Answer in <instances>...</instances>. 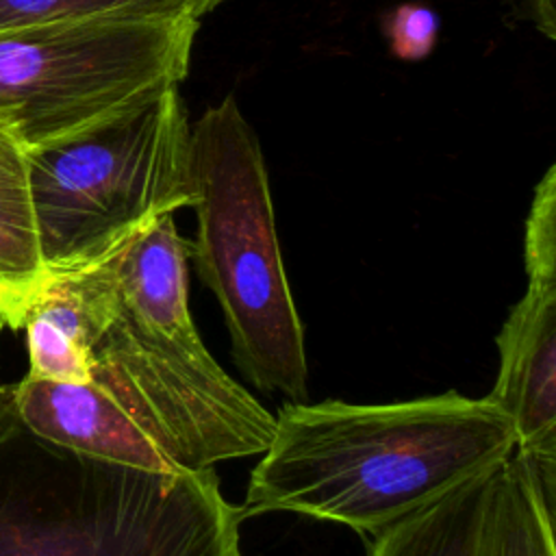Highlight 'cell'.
Segmentation results:
<instances>
[{
    "mask_svg": "<svg viewBox=\"0 0 556 556\" xmlns=\"http://www.w3.org/2000/svg\"><path fill=\"white\" fill-rule=\"evenodd\" d=\"M215 469L156 473L30 430L0 387V556H243Z\"/></svg>",
    "mask_w": 556,
    "mask_h": 556,
    "instance_id": "cell-3",
    "label": "cell"
},
{
    "mask_svg": "<svg viewBox=\"0 0 556 556\" xmlns=\"http://www.w3.org/2000/svg\"><path fill=\"white\" fill-rule=\"evenodd\" d=\"M439 20L419 4H402L387 15L384 33L395 56L417 61L430 54L437 43Z\"/></svg>",
    "mask_w": 556,
    "mask_h": 556,
    "instance_id": "cell-13",
    "label": "cell"
},
{
    "mask_svg": "<svg viewBox=\"0 0 556 556\" xmlns=\"http://www.w3.org/2000/svg\"><path fill=\"white\" fill-rule=\"evenodd\" d=\"M46 278L28 189V148L15 117L0 109V321L4 326L22 328Z\"/></svg>",
    "mask_w": 556,
    "mask_h": 556,
    "instance_id": "cell-8",
    "label": "cell"
},
{
    "mask_svg": "<svg viewBox=\"0 0 556 556\" xmlns=\"http://www.w3.org/2000/svg\"><path fill=\"white\" fill-rule=\"evenodd\" d=\"M554 513L556 502L513 454L489 478L476 556H556Z\"/></svg>",
    "mask_w": 556,
    "mask_h": 556,
    "instance_id": "cell-9",
    "label": "cell"
},
{
    "mask_svg": "<svg viewBox=\"0 0 556 556\" xmlns=\"http://www.w3.org/2000/svg\"><path fill=\"white\" fill-rule=\"evenodd\" d=\"M523 261L528 282H556V167L549 165L534 189L526 219Z\"/></svg>",
    "mask_w": 556,
    "mask_h": 556,
    "instance_id": "cell-12",
    "label": "cell"
},
{
    "mask_svg": "<svg viewBox=\"0 0 556 556\" xmlns=\"http://www.w3.org/2000/svg\"><path fill=\"white\" fill-rule=\"evenodd\" d=\"M2 330H4V324L0 321V337H2ZM0 387H2V382H0Z\"/></svg>",
    "mask_w": 556,
    "mask_h": 556,
    "instance_id": "cell-15",
    "label": "cell"
},
{
    "mask_svg": "<svg viewBox=\"0 0 556 556\" xmlns=\"http://www.w3.org/2000/svg\"><path fill=\"white\" fill-rule=\"evenodd\" d=\"M28 376L85 384L159 473L263 454L276 415L230 378L189 313V241L161 215L104 258L50 274L22 321Z\"/></svg>",
    "mask_w": 556,
    "mask_h": 556,
    "instance_id": "cell-1",
    "label": "cell"
},
{
    "mask_svg": "<svg viewBox=\"0 0 556 556\" xmlns=\"http://www.w3.org/2000/svg\"><path fill=\"white\" fill-rule=\"evenodd\" d=\"M189 258L222 308L232 361L263 393L308 402L304 328L282 265L261 141L226 96L191 128Z\"/></svg>",
    "mask_w": 556,
    "mask_h": 556,
    "instance_id": "cell-4",
    "label": "cell"
},
{
    "mask_svg": "<svg viewBox=\"0 0 556 556\" xmlns=\"http://www.w3.org/2000/svg\"><path fill=\"white\" fill-rule=\"evenodd\" d=\"M495 469L465 480L374 534L367 556H476L484 495Z\"/></svg>",
    "mask_w": 556,
    "mask_h": 556,
    "instance_id": "cell-10",
    "label": "cell"
},
{
    "mask_svg": "<svg viewBox=\"0 0 556 556\" xmlns=\"http://www.w3.org/2000/svg\"><path fill=\"white\" fill-rule=\"evenodd\" d=\"M28 189L48 276L87 267L156 217L193 206L191 126L178 85L28 148Z\"/></svg>",
    "mask_w": 556,
    "mask_h": 556,
    "instance_id": "cell-5",
    "label": "cell"
},
{
    "mask_svg": "<svg viewBox=\"0 0 556 556\" xmlns=\"http://www.w3.org/2000/svg\"><path fill=\"white\" fill-rule=\"evenodd\" d=\"M513 454V419L489 397L285 402L241 513H295L374 536Z\"/></svg>",
    "mask_w": 556,
    "mask_h": 556,
    "instance_id": "cell-2",
    "label": "cell"
},
{
    "mask_svg": "<svg viewBox=\"0 0 556 556\" xmlns=\"http://www.w3.org/2000/svg\"><path fill=\"white\" fill-rule=\"evenodd\" d=\"M224 0H0V33L91 20H198Z\"/></svg>",
    "mask_w": 556,
    "mask_h": 556,
    "instance_id": "cell-11",
    "label": "cell"
},
{
    "mask_svg": "<svg viewBox=\"0 0 556 556\" xmlns=\"http://www.w3.org/2000/svg\"><path fill=\"white\" fill-rule=\"evenodd\" d=\"M200 22L91 20L0 33V109L26 148L74 135L180 85Z\"/></svg>",
    "mask_w": 556,
    "mask_h": 556,
    "instance_id": "cell-6",
    "label": "cell"
},
{
    "mask_svg": "<svg viewBox=\"0 0 556 556\" xmlns=\"http://www.w3.org/2000/svg\"><path fill=\"white\" fill-rule=\"evenodd\" d=\"M500 367L486 395L515 428V450L556 500V282H528L497 332Z\"/></svg>",
    "mask_w": 556,
    "mask_h": 556,
    "instance_id": "cell-7",
    "label": "cell"
},
{
    "mask_svg": "<svg viewBox=\"0 0 556 556\" xmlns=\"http://www.w3.org/2000/svg\"><path fill=\"white\" fill-rule=\"evenodd\" d=\"M513 9V13L530 22L539 33H543L547 39L556 37V0H506Z\"/></svg>",
    "mask_w": 556,
    "mask_h": 556,
    "instance_id": "cell-14",
    "label": "cell"
}]
</instances>
